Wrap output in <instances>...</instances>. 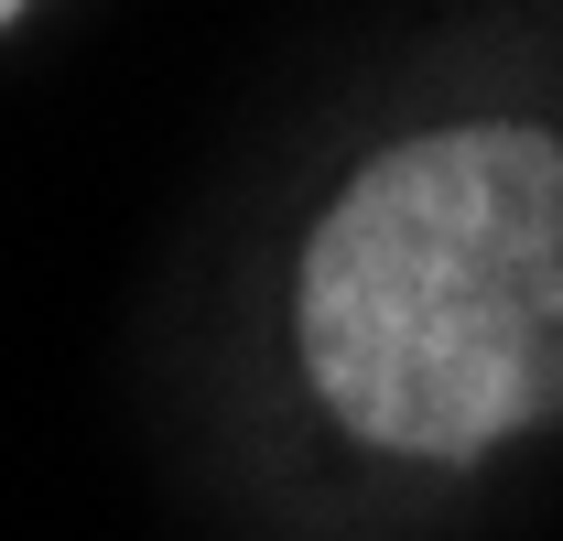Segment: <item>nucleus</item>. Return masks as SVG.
Masks as SVG:
<instances>
[{
    "mask_svg": "<svg viewBox=\"0 0 563 541\" xmlns=\"http://www.w3.org/2000/svg\"><path fill=\"white\" fill-rule=\"evenodd\" d=\"M292 346L314 401L412 466L563 422V141L455 120L357 163L303 239Z\"/></svg>",
    "mask_w": 563,
    "mask_h": 541,
    "instance_id": "nucleus-1",
    "label": "nucleus"
},
{
    "mask_svg": "<svg viewBox=\"0 0 563 541\" xmlns=\"http://www.w3.org/2000/svg\"><path fill=\"white\" fill-rule=\"evenodd\" d=\"M0 22H22V0H0Z\"/></svg>",
    "mask_w": 563,
    "mask_h": 541,
    "instance_id": "nucleus-2",
    "label": "nucleus"
}]
</instances>
